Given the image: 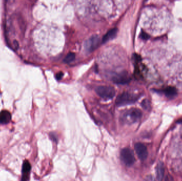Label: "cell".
Returning a JSON list of instances; mask_svg holds the SVG:
<instances>
[{
  "label": "cell",
  "instance_id": "obj_1",
  "mask_svg": "<svg viewBox=\"0 0 182 181\" xmlns=\"http://www.w3.org/2000/svg\"><path fill=\"white\" fill-rule=\"evenodd\" d=\"M137 97L134 94L129 92H124L120 94L116 99V105L118 106H122L132 104L137 100Z\"/></svg>",
  "mask_w": 182,
  "mask_h": 181
},
{
  "label": "cell",
  "instance_id": "obj_2",
  "mask_svg": "<svg viewBox=\"0 0 182 181\" xmlns=\"http://www.w3.org/2000/svg\"><path fill=\"white\" fill-rule=\"evenodd\" d=\"M95 92L100 97L106 100L112 99L116 94L115 88L109 85L99 86L95 89Z\"/></svg>",
  "mask_w": 182,
  "mask_h": 181
},
{
  "label": "cell",
  "instance_id": "obj_3",
  "mask_svg": "<svg viewBox=\"0 0 182 181\" xmlns=\"http://www.w3.org/2000/svg\"><path fill=\"white\" fill-rule=\"evenodd\" d=\"M100 43V39L98 35H94L88 39L84 43V47L87 53H91L95 51L99 47Z\"/></svg>",
  "mask_w": 182,
  "mask_h": 181
},
{
  "label": "cell",
  "instance_id": "obj_4",
  "mask_svg": "<svg viewBox=\"0 0 182 181\" xmlns=\"http://www.w3.org/2000/svg\"><path fill=\"white\" fill-rule=\"evenodd\" d=\"M142 116V113L140 109L133 108L124 113L123 118L125 121L128 123H134L139 120Z\"/></svg>",
  "mask_w": 182,
  "mask_h": 181
},
{
  "label": "cell",
  "instance_id": "obj_5",
  "mask_svg": "<svg viewBox=\"0 0 182 181\" xmlns=\"http://www.w3.org/2000/svg\"><path fill=\"white\" fill-rule=\"evenodd\" d=\"M120 157L122 162L128 167L132 166L135 162V158L133 151L129 148L122 149L120 153Z\"/></svg>",
  "mask_w": 182,
  "mask_h": 181
},
{
  "label": "cell",
  "instance_id": "obj_6",
  "mask_svg": "<svg viewBox=\"0 0 182 181\" xmlns=\"http://www.w3.org/2000/svg\"><path fill=\"white\" fill-rule=\"evenodd\" d=\"M135 150L138 157L141 160H145L148 157V151L147 148L143 143L137 142L135 145Z\"/></svg>",
  "mask_w": 182,
  "mask_h": 181
},
{
  "label": "cell",
  "instance_id": "obj_7",
  "mask_svg": "<svg viewBox=\"0 0 182 181\" xmlns=\"http://www.w3.org/2000/svg\"><path fill=\"white\" fill-rule=\"evenodd\" d=\"M112 80L115 83L124 85L128 83L130 79L126 72H122L114 75Z\"/></svg>",
  "mask_w": 182,
  "mask_h": 181
},
{
  "label": "cell",
  "instance_id": "obj_8",
  "mask_svg": "<svg viewBox=\"0 0 182 181\" xmlns=\"http://www.w3.org/2000/svg\"><path fill=\"white\" fill-rule=\"evenodd\" d=\"M31 168L32 167L30 163L27 160H25L22 165L21 181H28L29 179Z\"/></svg>",
  "mask_w": 182,
  "mask_h": 181
},
{
  "label": "cell",
  "instance_id": "obj_9",
  "mask_svg": "<svg viewBox=\"0 0 182 181\" xmlns=\"http://www.w3.org/2000/svg\"><path fill=\"white\" fill-rule=\"evenodd\" d=\"M117 33H118L117 28H113V29H110L103 37L102 39V42L103 43H105L108 41L113 39L116 37Z\"/></svg>",
  "mask_w": 182,
  "mask_h": 181
},
{
  "label": "cell",
  "instance_id": "obj_10",
  "mask_svg": "<svg viewBox=\"0 0 182 181\" xmlns=\"http://www.w3.org/2000/svg\"><path fill=\"white\" fill-rule=\"evenodd\" d=\"M165 166L163 162H159L156 165V175L158 181H163L165 174Z\"/></svg>",
  "mask_w": 182,
  "mask_h": 181
},
{
  "label": "cell",
  "instance_id": "obj_11",
  "mask_svg": "<svg viewBox=\"0 0 182 181\" xmlns=\"http://www.w3.org/2000/svg\"><path fill=\"white\" fill-rule=\"evenodd\" d=\"M11 119V115L9 111L7 110L0 112V124H7L9 123Z\"/></svg>",
  "mask_w": 182,
  "mask_h": 181
},
{
  "label": "cell",
  "instance_id": "obj_12",
  "mask_svg": "<svg viewBox=\"0 0 182 181\" xmlns=\"http://www.w3.org/2000/svg\"><path fill=\"white\" fill-rule=\"evenodd\" d=\"M163 92L165 95L168 98H173L177 94L175 88L173 87H168L163 90Z\"/></svg>",
  "mask_w": 182,
  "mask_h": 181
},
{
  "label": "cell",
  "instance_id": "obj_13",
  "mask_svg": "<svg viewBox=\"0 0 182 181\" xmlns=\"http://www.w3.org/2000/svg\"><path fill=\"white\" fill-rule=\"evenodd\" d=\"M75 59V54L73 52L69 53L64 59V62L66 63H69L73 62Z\"/></svg>",
  "mask_w": 182,
  "mask_h": 181
},
{
  "label": "cell",
  "instance_id": "obj_14",
  "mask_svg": "<svg viewBox=\"0 0 182 181\" xmlns=\"http://www.w3.org/2000/svg\"><path fill=\"white\" fill-rule=\"evenodd\" d=\"M142 106L143 107L144 109H148L150 107V102L149 100L147 99L144 100L142 102Z\"/></svg>",
  "mask_w": 182,
  "mask_h": 181
},
{
  "label": "cell",
  "instance_id": "obj_15",
  "mask_svg": "<svg viewBox=\"0 0 182 181\" xmlns=\"http://www.w3.org/2000/svg\"><path fill=\"white\" fill-rule=\"evenodd\" d=\"M140 37L142 39H144V40H146L150 37L149 35L144 32H142L141 34H140Z\"/></svg>",
  "mask_w": 182,
  "mask_h": 181
},
{
  "label": "cell",
  "instance_id": "obj_16",
  "mask_svg": "<svg viewBox=\"0 0 182 181\" xmlns=\"http://www.w3.org/2000/svg\"><path fill=\"white\" fill-rule=\"evenodd\" d=\"M144 181H156L153 177L152 175H148L146 177Z\"/></svg>",
  "mask_w": 182,
  "mask_h": 181
},
{
  "label": "cell",
  "instance_id": "obj_17",
  "mask_svg": "<svg viewBox=\"0 0 182 181\" xmlns=\"http://www.w3.org/2000/svg\"><path fill=\"white\" fill-rule=\"evenodd\" d=\"M62 76H63V73L60 72V73H58L57 75H56V78L58 80H60V79L62 78Z\"/></svg>",
  "mask_w": 182,
  "mask_h": 181
},
{
  "label": "cell",
  "instance_id": "obj_18",
  "mask_svg": "<svg viewBox=\"0 0 182 181\" xmlns=\"http://www.w3.org/2000/svg\"><path fill=\"white\" fill-rule=\"evenodd\" d=\"M50 136L51 139H52L53 140V141H57V138L55 136V135H54L53 133H50Z\"/></svg>",
  "mask_w": 182,
  "mask_h": 181
},
{
  "label": "cell",
  "instance_id": "obj_19",
  "mask_svg": "<svg viewBox=\"0 0 182 181\" xmlns=\"http://www.w3.org/2000/svg\"><path fill=\"white\" fill-rule=\"evenodd\" d=\"M180 122H182V119H180Z\"/></svg>",
  "mask_w": 182,
  "mask_h": 181
}]
</instances>
